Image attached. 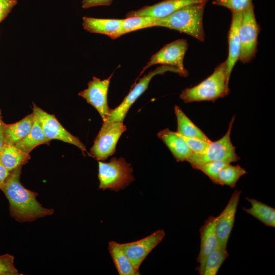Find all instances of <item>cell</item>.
<instances>
[{
  "label": "cell",
  "mask_w": 275,
  "mask_h": 275,
  "mask_svg": "<svg viewBox=\"0 0 275 275\" xmlns=\"http://www.w3.org/2000/svg\"><path fill=\"white\" fill-rule=\"evenodd\" d=\"M22 166L10 172L1 188L9 202L10 214L20 222H30L53 213V209L43 207L36 200L38 194L25 188L21 183Z\"/></svg>",
  "instance_id": "obj_1"
},
{
  "label": "cell",
  "mask_w": 275,
  "mask_h": 275,
  "mask_svg": "<svg viewBox=\"0 0 275 275\" xmlns=\"http://www.w3.org/2000/svg\"><path fill=\"white\" fill-rule=\"evenodd\" d=\"M206 4L197 3L183 7L165 17L158 19L155 26L175 30L203 42L205 33L203 17Z\"/></svg>",
  "instance_id": "obj_2"
},
{
  "label": "cell",
  "mask_w": 275,
  "mask_h": 275,
  "mask_svg": "<svg viewBox=\"0 0 275 275\" xmlns=\"http://www.w3.org/2000/svg\"><path fill=\"white\" fill-rule=\"evenodd\" d=\"M226 62L219 64L213 73L197 85L184 89L180 98L185 102L215 101L230 92Z\"/></svg>",
  "instance_id": "obj_3"
},
{
  "label": "cell",
  "mask_w": 275,
  "mask_h": 275,
  "mask_svg": "<svg viewBox=\"0 0 275 275\" xmlns=\"http://www.w3.org/2000/svg\"><path fill=\"white\" fill-rule=\"evenodd\" d=\"M131 164L122 157L112 158L108 162L98 161L99 189L118 191L134 180Z\"/></svg>",
  "instance_id": "obj_4"
},
{
  "label": "cell",
  "mask_w": 275,
  "mask_h": 275,
  "mask_svg": "<svg viewBox=\"0 0 275 275\" xmlns=\"http://www.w3.org/2000/svg\"><path fill=\"white\" fill-rule=\"evenodd\" d=\"M235 119L233 116L230 121L229 127L225 134L220 139L211 142L206 148L200 153L192 152L187 159L191 167L198 170L203 163L211 161H223L228 163L236 162L239 157L235 152L230 138L233 124Z\"/></svg>",
  "instance_id": "obj_5"
},
{
  "label": "cell",
  "mask_w": 275,
  "mask_h": 275,
  "mask_svg": "<svg viewBox=\"0 0 275 275\" xmlns=\"http://www.w3.org/2000/svg\"><path fill=\"white\" fill-rule=\"evenodd\" d=\"M168 71L178 73L180 76H183L182 72L179 69L169 65H161L148 72L139 79L138 82L135 85L120 105L115 108L112 109L106 121L103 122L101 127L104 128L114 122H123L129 109L146 90L151 79L156 75L163 74Z\"/></svg>",
  "instance_id": "obj_6"
},
{
  "label": "cell",
  "mask_w": 275,
  "mask_h": 275,
  "mask_svg": "<svg viewBox=\"0 0 275 275\" xmlns=\"http://www.w3.org/2000/svg\"><path fill=\"white\" fill-rule=\"evenodd\" d=\"M260 27L255 17L254 6L251 4L242 12L239 27L240 52L239 60L243 63L250 62L257 50Z\"/></svg>",
  "instance_id": "obj_7"
},
{
  "label": "cell",
  "mask_w": 275,
  "mask_h": 275,
  "mask_svg": "<svg viewBox=\"0 0 275 275\" xmlns=\"http://www.w3.org/2000/svg\"><path fill=\"white\" fill-rule=\"evenodd\" d=\"M33 113L47 139L58 140L73 145L78 147L84 155L85 152H87L85 146L79 139L64 128L54 115L45 112L34 103Z\"/></svg>",
  "instance_id": "obj_8"
},
{
  "label": "cell",
  "mask_w": 275,
  "mask_h": 275,
  "mask_svg": "<svg viewBox=\"0 0 275 275\" xmlns=\"http://www.w3.org/2000/svg\"><path fill=\"white\" fill-rule=\"evenodd\" d=\"M126 130L123 122L113 123L101 127L94 144L90 150V155L98 161H103L113 155L121 135Z\"/></svg>",
  "instance_id": "obj_9"
},
{
  "label": "cell",
  "mask_w": 275,
  "mask_h": 275,
  "mask_svg": "<svg viewBox=\"0 0 275 275\" xmlns=\"http://www.w3.org/2000/svg\"><path fill=\"white\" fill-rule=\"evenodd\" d=\"M188 48V43L185 39H177L164 45L153 54L142 70L140 75L145 70L156 64L169 65L179 69L183 76H188V71L183 65L184 58Z\"/></svg>",
  "instance_id": "obj_10"
},
{
  "label": "cell",
  "mask_w": 275,
  "mask_h": 275,
  "mask_svg": "<svg viewBox=\"0 0 275 275\" xmlns=\"http://www.w3.org/2000/svg\"><path fill=\"white\" fill-rule=\"evenodd\" d=\"M112 75L103 80L93 77L88 83V88L78 93L80 96L95 108L103 122L106 121L112 110L107 104V93Z\"/></svg>",
  "instance_id": "obj_11"
},
{
  "label": "cell",
  "mask_w": 275,
  "mask_h": 275,
  "mask_svg": "<svg viewBox=\"0 0 275 275\" xmlns=\"http://www.w3.org/2000/svg\"><path fill=\"white\" fill-rule=\"evenodd\" d=\"M164 235V231L160 229L143 239L128 243H120V245L132 265L139 270L143 261L161 242Z\"/></svg>",
  "instance_id": "obj_12"
},
{
  "label": "cell",
  "mask_w": 275,
  "mask_h": 275,
  "mask_svg": "<svg viewBox=\"0 0 275 275\" xmlns=\"http://www.w3.org/2000/svg\"><path fill=\"white\" fill-rule=\"evenodd\" d=\"M240 194V191L234 190L227 205L217 216L216 235L218 246L225 250H227L228 241L234 226Z\"/></svg>",
  "instance_id": "obj_13"
},
{
  "label": "cell",
  "mask_w": 275,
  "mask_h": 275,
  "mask_svg": "<svg viewBox=\"0 0 275 275\" xmlns=\"http://www.w3.org/2000/svg\"><path fill=\"white\" fill-rule=\"evenodd\" d=\"M208 0H163L151 6H146L127 13L126 17L150 16L157 19L165 17L185 6L197 3H207Z\"/></svg>",
  "instance_id": "obj_14"
},
{
  "label": "cell",
  "mask_w": 275,
  "mask_h": 275,
  "mask_svg": "<svg viewBox=\"0 0 275 275\" xmlns=\"http://www.w3.org/2000/svg\"><path fill=\"white\" fill-rule=\"evenodd\" d=\"M217 216H210L199 229L201 243L197 261L199 264L196 268L200 275H203L206 259L208 255L218 247L216 235Z\"/></svg>",
  "instance_id": "obj_15"
},
{
  "label": "cell",
  "mask_w": 275,
  "mask_h": 275,
  "mask_svg": "<svg viewBox=\"0 0 275 275\" xmlns=\"http://www.w3.org/2000/svg\"><path fill=\"white\" fill-rule=\"evenodd\" d=\"M232 19L228 33V57L226 60L227 76L229 80L232 70L239 60L240 52V43L239 37V27L242 12H231Z\"/></svg>",
  "instance_id": "obj_16"
},
{
  "label": "cell",
  "mask_w": 275,
  "mask_h": 275,
  "mask_svg": "<svg viewBox=\"0 0 275 275\" xmlns=\"http://www.w3.org/2000/svg\"><path fill=\"white\" fill-rule=\"evenodd\" d=\"M123 19L82 18V26L87 31L107 36L112 39L119 37V31Z\"/></svg>",
  "instance_id": "obj_17"
},
{
  "label": "cell",
  "mask_w": 275,
  "mask_h": 275,
  "mask_svg": "<svg viewBox=\"0 0 275 275\" xmlns=\"http://www.w3.org/2000/svg\"><path fill=\"white\" fill-rule=\"evenodd\" d=\"M158 137L166 145L177 161H186L193 152L182 136L168 128L160 131Z\"/></svg>",
  "instance_id": "obj_18"
},
{
  "label": "cell",
  "mask_w": 275,
  "mask_h": 275,
  "mask_svg": "<svg viewBox=\"0 0 275 275\" xmlns=\"http://www.w3.org/2000/svg\"><path fill=\"white\" fill-rule=\"evenodd\" d=\"M31 158L28 153L14 145L5 143L0 151V159L5 167L9 171L23 166Z\"/></svg>",
  "instance_id": "obj_19"
},
{
  "label": "cell",
  "mask_w": 275,
  "mask_h": 275,
  "mask_svg": "<svg viewBox=\"0 0 275 275\" xmlns=\"http://www.w3.org/2000/svg\"><path fill=\"white\" fill-rule=\"evenodd\" d=\"M34 122V115L31 113L21 120L12 124H5V143L15 145L23 139L29 133Z\"/></svg>",
  "instance_id": "obj_20"
},
{
  "label": "cell",
  "mask_w": 275,
  "mask_h": 275,
  "mask_svg": "<svg viewBox=\"0 0 275 275\" xmlns=\"http://www.w3.org/2000/svg\"><path fill=\"white\" fill-rule=\"evenodd\" d=\"M108 250L119 275L140 274L123 251L120 243L114 241H110Z\"/></svg>",
  "instance_id": "obj_21"
},
{
  "label": "cell",
  "mask_w": 275,
  "mask_h": 275,
  "mask_svg": "<svg viewBox=\"0 0 275 275\" xmlns=\"http://www.w3.org/2000/svg\"><path fill=\"white\" fill-rule=\"evenodd\" d=\"M174 111L177 121V133L184 137L197 138L207 142H211L186 116L179 106L175 105Z\"/></svg>",
  "instance_id": "obj_22"
},
{
  "label": "cell",
  "mask_w": 275,
  "mask_h": 275,
  "mask_svg": "<svg viewBox=\"0 0 275 275\" xmlns=\"http://www.w3.org/2000/svg\"><path fill=\"white\" fill-rule=\"evenodd\" d=\"M251 203L249 208L243 207V210L252 215L264 225L275 227V209L255 199L246 198Z\"/></svg>",
  "instance_id": "obj_23"
},
{
  "label": "cell",
  "mask_w": 275,
  "mask_h": 275,
  "mask_svg": "<svg viewBox=\"0 0 275 275\" xmlns=\"http://www.w3.org/2000/svg\"><path fill=\"white\" fill-rule=\"evenodd\" d=\"M51 140L47 139L36 119L34 117L33 126L28 135L14 145L21 150L30 153L35 148L42 144H48Z\"/></svg>",
  "instance_id": "obj_24"
},
{
  "label": "cell",
  "mask_w": 275,
  "mask_h": 275,
  "mask_svg": "<svg viewBox=\"0 0 275 275\" xmlns=\"http://www.w3.org/2000/svg\"><path fill=\"white\" fill-rule=\"evenodd\" d=\"M157 18L150 16H131L123 19L119 31V37L139 30L155 26Z\"/></svg>",
  "instance_id": "obj_25"
},
{
  "label": "cell",
  "mask_w": 275,
  "mask_h": 275,
  "mask_svg": "<svg viewBox=\"0 0 275 275\" xmlns=\"http://www.w3.org/2000/svg\"><path fill=\"white\" fill-rule=\"evenodd\" d=\"M246 173V170L239 165L233 166L228 163L219 172L216 184L227 185L233 188L239 178Z\"/></svg>",
  "instance_id": "obj_26"
},
{
  "label": "cell",
  "mask_w": 275,
  "mask_h": 275,
  "mask_svg": "<svg viewBox=\"0 0 275 275\" xmlns=\"http://www.w3.org/2000/svg\"><path fill=\"white\" fill-rule=\"evenodd\" d=\"M228 256L227 250L218 246L207 256L203 275H216L222 264Z\"/></svg>",
  "instance_id": "obj_27"
},
{
  "label": "cell",
  "mask_w": 275,
  "mask_h": 275,
  "mask_svg": "<svg viewBox=\"0 0 275 275\" xmlns=\"http://www.w3.org/2000/svg\"><path fill=\"white\" fill-rule=\"evenodd\" d=\"M228 163L223 161H211L203 163L198 170L202 172L213 183L216 184L219 172Z\"/></svg>",
  "instance_id": "obj_28"
},
{
  "label": "cell",
  "mask_w": 275,
  "mask_h": 275,
  "mask_svg": "<svg viewBox=\"0 0 275 275\" xmlns=\"http://www.w3.org/2000/svg\"><path fill=\"white\" fill-rule=\"evenodd\" d=\"M212 3L225 7L231 12H242L253 2L252 0H214Z\"/></svg>",
  "instance_id": "obj_29"
},
{
  "label": "cell",
  "mask_w": 275,
  "mask_h": 275,
  "mask_svg": "<svg viewBox=\"0 0 275 275\" xmlns=\"http://www.w3.org/2000/svg\"><path fill=\"white\" fill-rule=\"evenodd\" d=\"M14 257L6 254L0 256V275L21 274L14 264Z\"/></svg>",
  "instance_id": "obj_30"
},
{
  "label": "cell",
  "mask_w": 275,
  "mask_h": 275,
  "mask_svg": "<svg viewBox=\"0 0 275 275\" xmlns=\"http://www.w3.org/2000/svg\"><path fill=\"white\" fill-rule=\"evenodd\" d=\"M182 136L190 149L194 153H200L202 152L206 148L210 143L197 138Z\"/></svg>",
  "instance_id": "obj_31"
},
{
  "label": "cell",
  "mask_w": 275,
  "mask_h": 275,
  "mask_svg": "<svg viewBox=\"0 0 275 275\" xmlns=\"http://www.w3.org/2000/svg\"><path fill=\"white\" fill-rule=\"evenodd\" d=\"M17 3L16 0H0V23L7 16Z\"/></svg>",
  "instance_id": "obj_32"
},
{
  "label": "cell",
  "mask_w": 275,
  "mask_h": 275,
  "mask_svg": "<svg viewBox=\"0 0 275 275\" xmlns=\"http://www.w3.org/2000/svg\"><path fill=\"white\" fill-rule=\"evenodd\" d=\"M113 2V0H82V8L87 9L90 7L109 6Z\"/></svg>",
  "instance_id": "obj_33"
},
{
  "label": "cell",
  "mask_w": 275,
  "mask_h": 275,
  "mask_svg": "<svg viewBox=\"0 0 275 275\" xmlns=\"http://www.w3.org/2000/svg\"><path fill=\"white\" fill-rule=\"evenodd\" d=\"M9 174L10 172L5 167L0 159V189Z\"/></svg>",
  "instance_id": "obj_34"
},
{
  "label": "cell",
  "mask_w": 275,
  "mask_h": 275,
  "mask_svg": "<svg viewBox=\"0 0 275 275\" xmlns=\"http://www.w3.org/2000/svg\"><path fill=\"white\" fill-rule=\"evenodd\" d=\"M5 123L3 120L1 111L0 109V151L5 143Z\"/></svg>",
  "instance_id": "obj_35"
},
{
  "label": "cell",
  "mask_w": 275,
  "mask_h": 275,
  "mask_svg": "<svg viewBox=\"0 0 275 275\" xmlns=\"http://www.w3.org/2000/svg\"><path fill=\"white\" fill-rule=\"evenodd\" d=\"M16 1H17V0H16Z\"/></svg>",
  "instance_id": "obj_36"
}]
</instances>
